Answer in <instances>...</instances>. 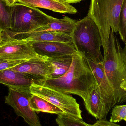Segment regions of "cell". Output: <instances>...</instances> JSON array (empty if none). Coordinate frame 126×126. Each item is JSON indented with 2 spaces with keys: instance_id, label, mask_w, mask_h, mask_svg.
Wrapping results in <instances>:
<instances>
[{
  "instance_id": "6da1fadb",
  "label": "cell",
  "mask_w": 126,
  "mask_h": 126,
  "mask_svg": "<svg viewBox=\"0 0 126 126\" xmlns=\"http://www.w3.org/2000/svg\"><path fill=\"white\" fill-rule=\"evenodd\" d=\"M72 56V64L64 75L57 78L35 80L34 82L63 93L78 95L83 100L86 107L90 93L97 85L88 60L76 51Z\"/></svg>"
},
{
  "instance_id": "7a4b0ae2",
  "label": "cell",
  "mask_w": 126,
  "mask_h": 126,
  "mask_svg": "<svg viewBox=\"0 0 126 126\" xmlns=\"http://www.w3.org/2000/svg\"><path fill=\"white\" fill-rule=\"evenodd\" d=\"M124 0H91L87 16L97 26L102 41L104 57L108 52L111 30L119 32V17Z\"/></svg>"
},
{
  "instance_id": "3957f363",
  "label": "cell",
  "mask_w": 126,
  "mask_h": 126,
  "mask_svg": "<svg viewBox=\"0 0 126 126\" xmlns=\"http://www.w3.org/2000/svg\"><path fill=\"white\" fill-rule=\"evenodd\" d=\"M70 35L77 52L95 63L103 62L100 31L96 24L89 16L76 21Z\"/></svg>"
},
{
  "instance_id": "277c9868",
  "label": "cell",
  "mask_w": 126,
  "mask_h": 126,
  "mask_svg": "<svg viewBox=\"0 0 126 126\" xmlns=\"http://www.w3.org/2000/svg\"><path fill=\"white\" fill-rule=\"evenodd\" d=\"M120 45L111 30L108 52L103 61L106 76L114 91L117 104L126 102V82L120 52Z\"/></svg>"
},
{
  "instance_id": "5b68a950",
  "label": "cell",
  "mask_w": 126,
  "mask_h": 126,
  "mask_svg": "<svg viewBox=\"0 0 126 126\" xmlns=\"http://www.w3.org/2000/svg\"><path fill=\"white\" fill-rule=\"evenodd\" d=\"M53 18L37 8L15 3L11 6V29L3 32V35L11 37L32 32L48 24Z\"/></svg>"
},
{
  "instance_id": "8992f818",
  "label": "cell",
  "mask_w": 126,
  "mask_h": 126,
  "mask_svg": "<svg viewBox=\"0 0 126 126\" xmlns=\"http://www.w3.org/2000/svg\"><path fill=\"white\" fill-rule=\"evenodd\" d=\"M32 94L42 98L60 108L67 115L83 119L80 106L69 94L33 82L30 87Z\"/></svg>"
},
{
  "instance_id": "52a82bcc",
  "label": "cell",
  "mask_w": 126,
  "mask_h": 126,
  "mask_svg": "<svg viewBox=\"0 0 126 126\" xmlns=\"http://www.w3.org/2000/svg\"><path fill=\"white\" fill-rule=\"evenodd\" d=\"M32 94L29 88L9 87L5 102L11 106L18 116L22 117L30 126H42L35 112L30 107V100Z\"/></svg>"
},
{
  "instance_id": "ba28073f",
  "label": "cell",
  "mask_w": 126,
  "mask_h": 126,
  "mask_svg": "<svg viewBox=\"0 0 126 126\" xmlns=\"http://www.w3.org/2000/svg\"><path fill=\"white\" fill-rule=\"evenodd\" d=\"M88 60L103 100V111L100 120H106L110 110L117 104L114 91L105 74L103 62L96 63Z\"/></svg>"
},
{
  "instance_id": "9c48e42d",
  "label": "cell",
  "mask_w": 126,
  "mask_h": 126,
  "mask_svg": "<svg viewBox=\"0 0 126 126\" xmlns=\"http://www.w3.org/2000/svg\"><path fill=\"white\" fill-rule=\"evenodd\" d=\"M3 39L0 45V57L27 60L39 56L35 51L30 42L3 35Z\"/></svg>"
},
{
  "instance_id": "30bf717a",
  "label": "cell",
  "mask_w": 126,
  "mask_h": 126,
  "mask_svg": "<svg viewBox=\"0 0 126 126\" xmlns=\"http://www.w3.org/2000/svg\"><path fill=\"white\" fill-rule=\"evenodd\" d=\"M34 50L39 56L44 57L72 55L76 52L72 43L54 41L30 42Z\"/></svg>"
},
{
  "instance_id": "8fae6325",
  "label": "cell",
  "mask_w": 126,
  "mask_h": 126,
  "mask_svg": "<svg viewBox=\"0 0 126 126\" xmlns=\"http://www.w3.org/2000/svg\"><path fill=\"white\" fill-rule=\"evenodd\" d=\"M10 69L24 73L36 80L46 79L50 74L44 57L41 56L27 60Z\"/></svg>"
},
{
  "instance_id": "7c38bea8",
  "label": "cell",
  "mask_w": 126,
  "mask_h": 126,
  "mask_svg": "<svg viewBox=\"0 0 126 126\" xmlns=\"http://www.w3.org/2000/svg\"><path fill=\"white\" fill-rule=\"evenodd\" d=\"M6 37L15 39H22L29 42L54 41L72 43L70 34L49 31L32 32L26 34L17 35L11 37Z\"/></svg>"
},
{
  "instance_id": "4fadbf2b",
  "label": "cell",
  "mask_w": 126,
  "mask_h": 126,
  "mask_svg": "<svg viewBox=\"0 0 126 126\" xmlns=\"http://www.w3.org/2000/svg\"><path fill=\"white\" fill-rule=\"evenodd\" d=\"M16 3L30 7L41 8L61 13L74 14L77 10L70 4L57 0H17Z\"/></svg>"
},
{
  "instance_id": "5bb4252c",
  "label": "cell",
  "mask_w": 126,
  "mask_h": 126,
  "mask_svg": "<svg viewBox=\"0 0 126 126\" xmlns=\"http://www.w3.org/2000/svg\"><path fill=\"white\" fill-rule=\"evenodd\" d=\"M35 79L10 69L0 71V84L15 88H29Z\"/></svg>"
},
{
  "instance_id": "9a60e30c",
  "label": "cell",
  "mask_w": 126,
  "mask_h": 126,
  "mask_svg": "<svg viewBox=\"0 0 126 126\" xmlns=\"http://www.w3.org/2000/svg\"><path fill=\"white\" fill-rule=\"evenodd\" d=\"M72 55L44 57L50 71L47 79L57 78L64 75L69 70L72 61Z\"/></svg>"
},
{
  "instance_id": "2e32d148",
  "label": "cell",
  "mask_w": 126,
  "mask_h": 126,
  "mask_svg": "<svg viewBox=\"0 0 126 126\" xmlns=\"http://www.w3.org/2000/svg\"><path fill=\"white\" fill-rule=\"evenodd\" d=\"M76 21V20L67 16H65L61 19L54 17L48 24L33 32L49 31L70 34Z\"/></svg>"
},
{
  "instance_id": "e0dca14e",
  "label": "cell",
  "mask_w": 126,
  "mask_h": 126,
  "mask_svg": "<svg viewBox=\"0 0 126 126\" xmlns=\"http://www.w3.org/2000/svg\"><path fill=\"white\" fill-rule=\"evenodd\" d=\"M31 109L35 112H43L58 115H67L63 110L48 101L32 94L30 100Z\"/></svg>"
},
{
  "instance_id": "ac0fdd59",
  "label": "cell",
  "mask_w": 126,
  "mask_h": 126,
  "mask_svg": "<svg viewBox=\"0 0 126 126\" xmlns=\"http://www.w3.org/2000/svg\"><path fill=\"white\" fill-rule=\"evenodd\" d=\"M86 109L88 113L97 119L100 120L103 109V102L98 88L93 89L90 93Z\"/></svg>"
},
{
  "instance_id": "d6986e66",
  "label": "cell",
  "mask_w": 126,
  "mask_h": 126,
  "mask_svg": "<svg viewBox=\"0 0 126 126\" xmlns=\"http://www.w3.org/2000/svg\"><path fill=\"white\" fill-rule=\"evenodd\" d=\"M11 6L0 0V30L3 32L11 29Z\"/></svg>"
},
{
  "instance_id": "ffe728a7",
  "label": "cell",
  "mask_w": 126,
  "mask_h": 126,
  "mask_svg": "<svg viewBox=\"0 0 126 126\" xmlns=\"http://www.w3.org/2000/svg\"><path fill=\"white\" fill-rule=\"evenodd\" d=\"M55 121L59 126H89L82 119L67 115H58Z\"/></svg>"
},
{
  "instance_id": "44dd1931",
  "label": "cell",
  "mask_w": 126,
  "mask_h": 126,
  "mask_svg": "<svg viewBox=\"0 0 126 126\" xmlns=\"http://www.w3.org/2000/svg\"><path fill=\"white\" fill-rule=\"evenodd\" d=\"M119 33L121 40L126 42V0L122 5L119 17Z\"/></svg>"
},
{
  "instance_id": "7402d4cb",
  "label": "cell",
  "mask_w": 126,
  "mask_h": 126,
  "mask_svg": "<svg viewBox=\"0 0 126 126\" xmlns=\"http://www.w3.org/2000/svg\"><path fill=\"white\" fill-rule=\"evenodd\" d=\"M126 119V105L116 106L112 111L110 121L115 123Z\"/></svg>"
},
{
  "instance_id": "603a6c76",
  "label": "cell",
  "mask_w": 126,
  "mask_h": 126,
  "mask_svg": "<svg viewBox=\"0 0 126 126\" xmlns=\"http://www.w3.org/2000/svg\"><path fill=\"white\" fill-rule=\"evenodd\" d=\"M26 61L0 56V71L10 69Z\"/></svg>"
},
{
  "instance_id": "cb8c5ba5",
  "label": "cell",
  "mask_w": 126,
  "mask_h": 126,
  "mask_svg": "<svg viewBox=\"0 0 126 126\" xmlns=\"http://www.w3.org/2000/svg\"><path fill=\"white\" fill-rule=\"evenodd\" d=\"M125 46L124 48H122L121 46L120 52L123 65V71L126 82V42L125 43Z\"/></svg>"
},
{
  "instance_id": "d4e9b609",
  "label": "cell",
  "mask_w": 126,
  "mask_h": 126,
  "mask_svg": "<svg viewBox=\"0 0 126 126\" xmlns=\"http://www.w3.org/2000/svg\"><path fill=\"white\" fill-rule=\"evenodd\" d=\"M89 124V126H121L114 123L108 121L104 119L98 120L96 123L93 124Z\"/></svg>"
},
{
  "instance_id": "484cf974",
  "label": "cell",
  "mask_w": 126,
  "mask_h": 126,
  "mask_svg": "<svg viewBox=\"0 0 126 126\" xmlns=\"http://www.w3.org/2000/svg\"><path fill=\"white\" fill-rule=\"evenodd\" d=\"M61 0L63 2L70 4L71 3H79L84 0Z\"/></svg>"
},
{
  "instance_id": "4316f807",
  "label": "cell",
  "mask_w": 126,
  "mask_h": 126,
  "mask_svg": "<svg viewBox=\"0 0 126 126\" xmlns=\"http://www.w3.org/2000/svg\"><path fill=\"white\" fill-rule=\"evenodd\" d=\"M7 5L9 6H12L14 3H16L17 0H3Z\"/></svg>"
},
{
  "instance_id": "83f0119b",
  "label": "cell",
  "mask_w": 126,
  "mask_h": 126,
  "mask_svg": "<svg viewBox=\"0 0 126 126\" xmlns=\"http://www.w3.org/2000/svg\"><path fill=\"white\" fill-rule=\"evenodd\" d=\"M3 32L0 30V45L2 43L3 41Z\"/></svg>"
},
{
  "instance_id": "f1b7e54d",
  "label": "cell",
  "mask_w": 126,
  "mask_h": 126,
  "mask_svg": "<svg viewBox=\"0 0 126 126\" xmlns=\"http://www.w3.org/2000/svg\"><path fill=\"white\" fill-rule=\"evenodd\" d=\"M57 0L58 1H62L61 0Z\"/></svg>"
},
{
  "instance_id": "f546056e",
  "label": "cell",
  "mask_w": 126,
  "mask_h": 126,
  "mask_svg": "<svg viewBox=\"0 0 126 126\" xmlns=\"http://www.w3.org/2000/svg\"><path fill=\"white\" fill-rule=\"evenodd\" d=\"M124 121H126V120H124Z\"/></svg>"
},
{
  "instance_id": "4dcf8cb0",
  "label": "cell",
  "mask_w": 126,
  "mask_h": 126,
  "mask_svg": "<svg viewBox=\"0 0 126 126\" xmlns=\"http://www.w3.org/2000/svg\"></svg>"
}]
</instances>
